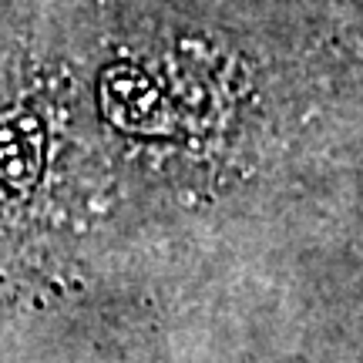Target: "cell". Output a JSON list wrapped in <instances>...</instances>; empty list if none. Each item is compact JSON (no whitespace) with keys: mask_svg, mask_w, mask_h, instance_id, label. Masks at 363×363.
I'll return each instance as SVG.
<instances>
[{"mask_svg":"<svg viewBox=\"0 0 363 363\" xmlns=\"http://www.w3.org/2000/svg\"><path fill=\"white\" fill-rule=\"evenodd\" d=\"M40 169V128L34 118L0 121V175L17 189H27Z\"/></svg>","mask_w":363,"mask_h":363,"instance_id":"2","label":"cell"},{"mask_svg":"<svg viewBox=\"0 0 363 363\" xmlns=\"http://www.w3.org/2000/svg\"><path fill=\"white\" fill-rule=\"evenodd\" d=\"M104 108L118 121V128L128 131H169V111L155 91V84L142 78L131 67H118L104 81Z\"/></svg>","mask_w":363,"mask_h":363,"instance_id":"1","label":"cell"}]
</instances>
